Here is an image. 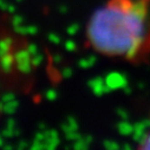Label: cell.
Wrapping results in <instances>:
<instances>
[{
	"mask_svg": "<svg viewBox=\"0 0 150 150\" xmlns=\"http://www.w3.org/2000/svg\"><path fill=\"white\" fill-rule=\"evenodd\" d=\"M146 141H148V142L144 144V146H146V148H150V136L148 137V139H146Z\"/></svg>",
	"mask_w": 150,
	"mask_h": 150,
	"instance_id": "7a4b0ae2",
	"label": "cell"
},
{
	"mask_svg": "<svg viewBox=\"0 0 150 150\" xmlns=\"http://www.w3.org/2000/svg\"><path fill=\"white\" fill-rule=\"evenodd\" d=\"M86 38L100 54L137 58L150 45V0H108L90 18Z\"/></svg>",
	"mask_w": 150,
	"mask_h": 150,
	"instance_id": "6da1fadb",
	"label": "cell"
}]
</instances>
